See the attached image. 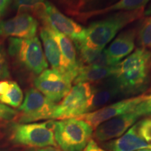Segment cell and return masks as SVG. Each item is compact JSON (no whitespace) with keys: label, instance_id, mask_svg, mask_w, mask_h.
<instances>
[{"label":"cell","instance_id":"18","mask_svg":"<svg viewBox=\"0 0 151 151\" xmlns=\"http://www.w3.org/2000/svg\"><path fill=\"white\" fill-rule=\"evenodd\" d=\"M149 0H118L113 4L102 9H97L88 12L79 13L76 16L78 21H86L93 17L117 11H131L144 9Z\"/></svg>","mask_w":151,"mask_h":151},{"label":"cell","instance_id":"30","mask_svg":"<svg viewBox=\"0 0 151 151\" xmlns=\"http://www.w3.org/2000/svg\"><path fill=\"white\" fill-rule=\"evenodd\" d=\"M83 151H107L100 147L93 139H90L86 148Z\"/></svg>","mask_w":151,"mask_h":151},{"label":"cell","instance_id":"8","mask_svg":"<svg viewBox=\"0 0 151 151\" xmlns=\"http://www.w3.org/2000/svg\"><path fill=\"white\" fill-rule=\"evenodd\" d=\"M57 104L52 101L36 88L26 92L23 102L19 107L18 122L30 123L42 120L52 119Z\"/></svg>","mask_w":151,"mask_h":151},{"label":"cell","instance_id":"35","mask_svg":"<svg viewBox=\"0 0 151 151\" xmlns=\"http://www.w3.org/2000/svg\"><path fill=\"white\" fill-rule=\"evenodd\" d=\"M110 1H116V0H110Z\"/></svg>","mask_w":151,"mask_h":151},{"label":"cell","instance_id":"13","mask_svg":"<svg viewBox=\"0 0 151 151\" xmlns=\"http://www.w3.org/2000/svg\"><path fill=\"white\" fill-rule=\"evenodd\" d=\"M47 28L49 33L58 43L63 58L67 74L73 81L76 77L79 67L78 56L73 42L69 38L60 33L48 26L43 25Z\"/></svg>","mask_w":151,"mask_h":151},{"label":"cell","instance_id":"15","mask_svg":"<svg viewBox=\"0 0 151 151\" xmlns=\"http://www.w3.org/2000/svg\"><path fill=\"white\" fill-rule=\"evenodd\" d=\"M104 148L109 151H136L151 148V146L138 134L136 123L121 137L104 143Z\"/></svg>","mask_w":151,"mask_h":151},{"label":"cell","instance_id":"1","mask_svg":"<svg viewBox=\"0 0 151 151\" xmlns=\"http://www.w3.org/2000/svg\"><path fill=\"white\" fill-rule=\"evenodd\" d=\"M124 95H135L147 89L151 76V51L138 48L115 67L113 75Z\"/></svg>","mask_w":151,"mask_h":151},{"label":"cell","instance_id":"24","mask_svg":"<svg viewBox=\"0 0 151 151\" xmlns=\"http://www.w3.org/2000/svg\"><path fill=\"white\" fill-rule=\"evenodd\" d=\"M136 124L139 137L151 146V118L143 119Z\"/></svg>","mask_w":151,"mask_h":151},{"label":"cell","instance_id":"7","mask_svg":"<svg viewBox=\"0 0 151 151\" xmlns=\"http://www.w3.org/2000/svg\"><path fill=\"white\" fill-rule=\"evenodd\" d=\"M48 26L71 39L73 42L83 41L86 35V28L62 13L55 5L49 1H45L35 14Z\"/></svg>","mask_w":151,"mask_h":151},{"label":"cell","instance_id":"6","mask_svg":"<svg viewBox=\"0 0 151 151\" xmlns=\"http://www.w3.org/2000/svg\"><path fill=\"white\" fill-rule=\"evenodd\" d=\"M54 120L14 125L11 140L16 144L32 148L57 146L54 137Z\"/></svg>","mask_w":151,"mask_h":151},{"label":"cell","instance_id":"20","mask_svg":"<svg viewBox=\"0 0 151 151\" xmlns=\"http://www.w3.org/2000/svg\"><path fill=\"white\" fill-rule=\"evenodd\" d=\"M115 67L80 65L78 73L73 83L75 84L79 83H97L112 76L114 74Z\"/></svg>","mask_w":151,"mask_h":151},{"label":"cell","instance_id":"29","mask_svg":"<svg viewBox=\"0 0 151 151\" xmlns=\"http://www.w3.org/2000/svg\"><path fill=\"white\" fill-rule=\"evenodd\" d=\"M10 76L8 62L6 57L4 50L0 47V81L5 80Z\"/></svg>","mask_w":151,"mask_h":151},{"label":"cell","instance_id":"28","mask_svg":"<svg viewBox=\"0 0 151 151\" xmlns=\"http://www.w3.org/2000/svg\"><path fill=\"white\" fill-rule=\"evenodd\" d=\"M101 0H78V14L97 9Z\"/></svg>","mask_w":151,"mask_h":151},{"label":"cell","instance_id":"32","mask_svg":"<svg viewBox=\"0 0 151 151\" xmlns=\"http://www.w3.org/2000/svg\"><path fill=\"white\" fill-rule=\"evenodd\" d=\"M26 151H62L60 149L55 148L53 146H48L44 148H29Z\"/></svg>","mask_w":151,"mask_h":151},{"label":"cell","instance_id":"27","mask_svg":"<svg viewBox=\"0 0 151 151\" xmlns=\"http://www.w3.org/2000/svg\"><path fill=\"white\" fill-rule=\"evenodd\" d=\"M134 111L139 113L140 116H151V93L149 94H144L143 99L137 105Z\"/></svg>","mask_w":151,"mask_h":151},{"label":"cell","instance_id":"10","mask_svg":"<svg viewBox=\"0 0 151 151\" xmlns=\"http://www.w3.org/2000/svg\"><path fill=\"white\" fill-rule=\"evenodd\" d=\"M144 94H140L139 96L117 101L116 103L105 106L97 110L85 113L76 118L86 122L91 126L92 129H95L100 124L111 118L133 111L137 105L143 99Z\"/></svg>","mask_w":151,"mask_h":151},{"label":"cell","instance_id":"21","mask_svg":"<svg viewBox=\"0 0 151 151\" xmlns=\"http://www.w3.org/2000/svg\"><path fill=\"white\" fill-rule=\"evenodd\" d=\"M23 101V93L16 82L0 81V102L13 108H19Z\"/></svg>","mask_w":151,"mask_h":151},{"label":"cell","instance_id":"9","mask_svg":"<svg viewBox=\"0 0 151 151\" xmlns=\"http://www.w3.org/2000/svg\"><path fill=\"white\" fill-rule=\"evenodd\" d=\"M73 80L65 73L47 69L34 81L36 89L55 103L60 102L72 88Z\"/></svg>","mask_w":151,"mask_h":151},{"label":"cell","instance_id":"22","mask_svg":"<svg viewBox=\"0 0 151 151\" xmlns=\"http://www.w3.org/2000/svg\"><path fill=\"white\" fill-rule=\"evenodd\" d=\"M137 42L141 48H151V16L145 18L138 28Z\"/></svg>","mask_w":151,"mask_h":151},{"label":"cell","instance_id":"5","mask_svg":"<svg viewBox=\"0 0 151 151\" xmlns=\"http://www.w3.org/2000/svg\"><path fill=\"white\" fill-rule=\"evenodd\" d=\"M92 99L93 90L92 84L88 83L75 84L67 95L57 104L52 119L76 118L90 112Z\"/></svg>","mask_w":151,"mask_h":151},{"label":"cell","instance_id":"31","mask_svg":"<svg viewBox=\"0 0 151 151\" xmlns=\"http://www.w3.org/2000/svg\"><path fill=\"white\" fill-rule=\"evenodd\" d=\"M11 0H0V17L2 16L9 6L10 5Z\"/></svg>","mask_w":151,"mask_h":151},{"label":"cell","instance_id":"16","mask_svg":"<svg viewBox=\"0 0 151 151\" xmlns=\"http://www.w3.org/2000/svg\"><path fill=\"white\" fill-rule=\"evenodd\" d=\"M93 99L90 112L105 106L117 96L122 94L114 76L109 77L92 86Z\"/></svg>","mask_w":151,"mask_h":151},{"label":"cell","instance_id":"19","mask_svg":"<svg viewBox=\"0 0 151 151\" xmlns=\"http://www.w3.org/2000/svg\"><path fill=\"white\" fill-rule=\"evenodd\" d=\"M40 37L42 41L43 52L48 63L54 70L67 74L59 46L45 26L40 29Z\"/></svg>","mask_w":151,"mask_h":151},{"label":"cell","instance_id":"11","mask_svg":"<svg viewBox=\"0 0 151 151\" xmlns=\"http://www.w3.org/2000/svg\"><path fill=\"white\" fill-rule=\"evenodd\" d=\"M39 22L31 14L18 12L16 16L0 22V37L30 39L36 37Z\"/></svg>","mask_w":151,"mask_h":151},{"label":"cell","instance_id":"2","mask_svg":"<svg viewBox=\"0 0 151 151\" xmlns=\"http://www.w3.org/2000/svg\"><path fill=\"white\" fill-rule=\"evenodd\" d=\"M144 9L131 11H117L101 20L94 21L86 28L82 41L92 48L104 49L120 30L143 16Z\"/></svg>","mask_w":151,"mask_h":151},{"label":"cell","instance_id":"3","mask_svg":"<svg viewBox=\"0 0 151 151\" xmlns=\"http://www.w3.org/2000/svg\"><path fill=\"white\" fill-rule=\"evenodd\" d=\"M54 137L62 151H83L93 135L89 124L78 118L54 121Z\"/></svg>","mask_w":151,"mask_h":151},{"label":"cell","instance_id":"34","mask_svg":"<svg viewBox=\"0 0 151 151\" xmlns=\"http://www.w3.org/2000/svg\"><path fill=\"white\" fill-rule=\"evenodd\" d=\"M136 151H151V148H144V149H141V150H138Z\"/></svg>","mask_w":151,"mask_h":151},{"label":"cell","instance_id":"12","mask_svg":"<svg viewBox=\"0 0 151 151\" xmlns=\"http://www.w3.org/2000/svg\"><path fill=\"white\" fill-rule=\"evenodd\" d=\"M140 115L134 110L131 112L116 116L103 123L95 129L94 137L100 143L121 137L136 123Z\"/></svg>","mask_w":151,"mask_h":151},{"label":"cell","instance_id":"4","mask_svg":"<svg viewBox=\"0 0 151 151\" xmlns=\"http://www.w3.org/2000/svg\"><path fill=\"white\" fill-rule=\"evenodd\" d=\"M8 52L9 55L34 74L39 75L48 69V63L37 37L30 39L9 38Z\"/></svg>","mask_w":151,"mask_h":151},{"label":"cell","instance_id":"23","mask_svg":"<svg viewBox=\"0 0 151 151\" xmlns=\"http://www.w3.org/2000/svg\"><path fill=\"white\" fill-rule=\"evenodd\" d=\"M46 0H14V5L18 12L35 14Z\"/></svg>","mask_w":151,"mask_h":151},{"label":"cell","instance_id":"26","mask_svg":"<svg viewBox=\"0 0 151 151\" xmlns=\"http://www.w3.org/2000/svg\"><path fill=\"white\" fill-rule=\"evenodd\" d=\"M18 116V111L0 102V125L4 122L13 120Z\"/></svg>","mask_w":151,"mask_h":151},{"label":"cell","instance_id":"14","mask_svg":"<svg viewBox=\"0 0 151 151\" xmlns=\"http://www.w3.org/2000/svg\"><path fill=\"white\" fill-rule=\"evenodd\" d=\"M138 29L131 27L122 31L109 45L106 51L115 65H117L122 59L125 58L133 52L135 48L136 39Z\"/></svg>","mask_w":151,"mask_h":151},{"label":"cell","instance_id":"17","mask_svg":"<svg viewBox=\"0 0 151 151\" xmlns=\"http://www.w3.org/2000/svg\"><path fill=\"white\" fill-rule=\"evenodd\" d=\"M74 43L79 65L99 66V67H115L109 58L106 49H94L86 46L82 41Z\"/></svg>","mask_w":151,"mask_h":151},{"label":"cell","instance_id":"25","mask_svg":"<svg viewBox=\"0 0 151 151\" xmlns=\"http://www.w3.org/2000/svg\"><path fill=\"white\" fill-rule=\"evenodd\" d=\"M52 1L69 16L75 17L78 14V0H52Z\"/></svg>","mask_w":151,"mask_h":151},{"label":"cell","instance_id":"33","mask_svg":"<svg viewBox=\"0 0 151 151\" xmlns=\"http://www.w3.org/2000/svg\"><path fill=\"white\" fill-rule=\"evenodd\" d=\"M143 16H151V2L150 3V4L148 5V6L147 7L146 10L144 11V13H143Z\"/></svg>","mask_w":151,"mask_h":151}]
</instances>
